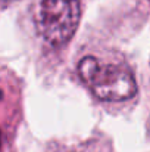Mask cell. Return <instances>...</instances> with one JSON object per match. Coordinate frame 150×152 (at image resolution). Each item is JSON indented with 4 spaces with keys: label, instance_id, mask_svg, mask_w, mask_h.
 <instances>
[{
    "label": "cell",
    "instance_id": "obj_1",
    "mask_svg": "<svg viewBox=\"0 0 150 152\" xmlns=\"http://www.w3.org/2000/svg\"><path fill=\"white\" fill-rule=\"evenodd\" d=\"M77 69L81 80L100 101L122 102L137 93L134 74L124 65L103 64L94 56H86L78 62Z\"/></svg>",
    "mask_w": 150,
    "mask_h": 152
},
{
    "label": "cell",
    "instance_id": "obj_2",
    "mask_svg": "<svg viewBox=\"0 0 150 152\" xmlns=\"http://www.w3.org/2000/svg\"><path fill=\"white\" fill-rule=\"evenodd\" d=\"M80 18V0H37L36 3V28L41 39L53 48L63 46L72 39Z\"/></svg>",
    "mask_w": 150,
    "mask_h": 152
}]
</instances>
